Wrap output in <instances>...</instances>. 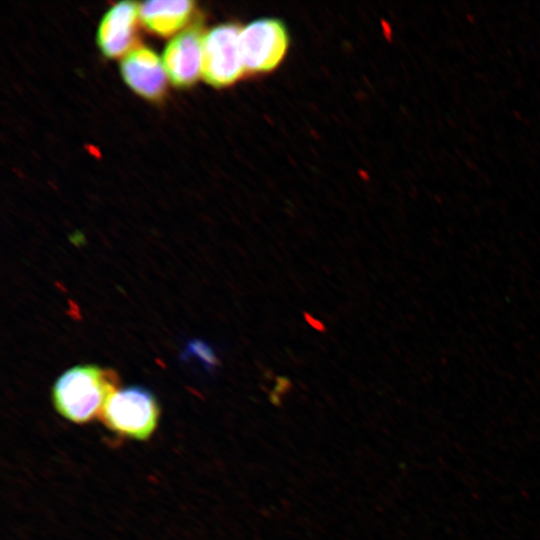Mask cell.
I'll return each instance as SVG.
<instances>
[{"mask_svg":"<svg viewBox=\"0 0 540 540\" xmlns=\"http://www.w3.org/2000/svg\"><path fill=\"white\" fill-rule=\"evenodd\" d=\"M241 28L235 23H225L205 34L202 75L208 84L226 87L245 73L239 43Z\"/></svg>","mask_w":540,"mask_h":540,"instance_id":"277c9868","label":"cell"},{"mask_svg":"<svg viewBox=\"0 0 540 540\" xmlns=\"http://www.w3.org/2000/svg\"><path fill=\"white\" fill-rule=\"evenodd\" d=\"M118 383V375L112 369L94 364L77 365L55 381L52 401L61 416L83 424L100 416Z\"/></svg>","mask_w":540,"mask_h":540,"instance_id":"6da1fadb","label":"cell"},{"mask_svg":"<svg viewBox=\"0 0 540 540\" xmlns=\"http://www.w3.org/2000/svg\"><path fill=\"white\" fill-rule=\"evenodd\" d=\"M186 352L197 356L208 370H214L218 365V359L213 350L201 340L190 342Z\"/></svg>","mask_w":540,"mask_h":540,"instance_id":"9c48e42d","label":"cell"},{"mask_svg":"<svg viewBox=\"0 0 540 540\" xmlns=\"http://www.w3.org/2000/svg\"><path fill=\"white\" fill-rule=\"evenodd\" d=\"M160 407L154 394L142 386L117 389L106 401L100 418L112 432L133 440H147L155 431Z\"/></svg>","mask_w":540,"mask_h":540,"instance_id":"7a4b0ae2","label":"cell"},{"mask_svg":"<svg viewBox=\"0 0 540 540\" xmlns=\"http://www.w3.org/2000/svg\"><path fill=\"white\" fill-rule=\"evenodd\" d=\"M204 36L199 25L190 26L167 44L162 61L175 86H190L202 74Z\"/></svg>","mask_w":540,"mask_h":540,"instance_id":"5b68a950","label":"cell"},{"mask_svg":"<svg viewBox=\"0 0 540 540\" xmlns=\"http://www.w3.org/2000/svg\"><path fill=\"white\" fill-rule=\"evenodd\" d=\"M139 6L123 1L112 6L102 18L97 43L102 53L109 58L126 55L133 47Z\"/></svg>","mask_w":540,"mask_h":540,"instance_id":"52a82bcc","label":"cell"},{"mask_svg":"<svg viewBox=\"0 0 540 540\" xmlns=\"http://www.w3.org/2000/svg\"><path fill=\"white\" fill-rule=\"evenodd\" d=\"M121 74L128 86L147 99L160 98L166 89L163 61L150 48L133 47L121 61Z\"/></svg>","mask_w":540,"mask_h":540,"instance_id":"8992f818","label":"cell"},{"mask_svg":"<svg viewBox=\"0 0 540 540\" xmlns=\"http://www.w3.org/2000/svg\"><path fill=\"white\" fill-rule=\"evenodd\" d=\"M193 10L189 0H152L139 5V18L151 32L169 36L189 21Z\"/></svg>","mask_w":540,"mask_h":540,"instance_id":"ba28073f","label":"cell"},{"mask_svg":"<svg viewBox=\"0 0 540 540\" xmlns=\"http://www.w3.org/2000/svg\"><path fill=\"white\" fill-rule=\"evenodd\" d=\"M239 43L245 73H266L284 59L289 35L279 19L260 18L241 28Z\"/></svg>","mask_w":540,"mask_h":540,"instance_id":"3957f363","label":"cell"},{"mask_svg":"<svg viewBox=\"0 0 540 540\" xmlns=\"http://www.w3.org/2000/svg\"><path fill=\"white\" fill-rule=\"evenodd\" d=\"M306 321L315 329L317 330H324V325L317 319L309 316L307 313H305Z\"/></svg>","mask_w":540,"mask_h":540,"instance_id":"30bf717a","label":"cell"}]
</instances>
